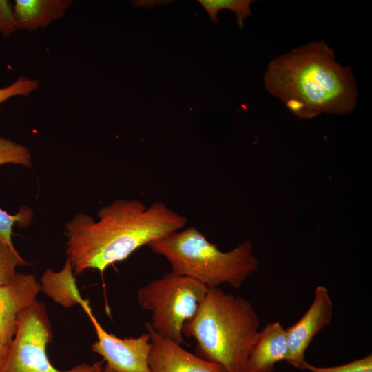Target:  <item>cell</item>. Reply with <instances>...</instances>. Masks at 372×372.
<instances>
[{
  "instance_id": "1",
  "label": "cell",
  "mask_w": 372,
  "mask_h": 372,
  "mask_svg": "<svg viewBox=\"0 0 372 372\" xmlns=\"http://www.w3.org/2000/svg\"><path fill=\"white\" fill-rule=\"evenodd\" d=\"M98 220L78 213L65 226V250L74 273L89 269L101 274L140 247L180 230L187 218L156 200L149 207L136 199H118L101 207Z\"/></svg>"
},
{
  "instance_id": "2",
  "label": "cell",
  "mask_w": 372,
  "mask_h": 372,
  "mask_svg": "<svg viewBox=\"0 0 372 372\" xmlns=\"http://www.w3.org/2000/svg\"><path fill=\"white\" fill-rule=\"evenodd\" d=\"M265 89L300 119L321 114L351 113L357 84L350 66H342L324 41H313L272 59L264 75Z\"/></svg>"
},
{
  "instance_id": "3",
  "label": "cell",
  "mask_w": 372,
  "mask_h": 372,
  "mask_svg": "<svg viewBox=\"0 0 372 372\" xmlns=\"http://www.w3.org/2000/svg\"><path fill=\"white\" fill-rule=\"evenodd\" d=\"M260 319L245 298L208 288L183 334L196 341L195 354L227 372H247L249 353L260 333Z\"/></svg>"
},
{
  "instance_id": "4",
  "label": "cell",
  "mask_w": 372,
  "mask_h": 372,
  "mask_svg": "<svg viewBox=\"0 0 372 372\" xmlns=\"http://www.w3.org/2000/svg\"><path fill=\"white\" fill-rule=\"evenodd\" d=\"M148 247L165 258L171 271L194 278L207 288L228 284L238 289L259 265L251 241L222 251L193 226L172 232Z\"/></svg>"
},
{
  "instance_id": "5",
  "label": "cell",
  "mask_w": 372,
  "mask_h": 372,
  "mask_svg": "<svg viewBox=\"0 0 372 372\" xmlns=\"http://www.w3.org/2000/svg\"><path fill=\"white\" fill-rule=\"evenodd\" d=\"M207 289L194 278L170 271L140 287L137 298L141 307L151 312L152 329L182 345L183 325L194 316Z\"/></svg>"
},
{
  "instance_id": "6",
  "label": "cell",
  "mask_w": 372,
  "mask_h": 372,
  "mask_svg": "<svg viewBox=\"0 0 372 372\" xmlns=\"http://www.w3.org/2000/svg\"><path fill=\"white\" fill-rule=\"evenodd\" d=\"M53 337L52 326L44 304L35 301L18 318L16 333L9 344L1 372H103V360L79 364L61 371L50 362L48 344Z\"/></svg>"
},
{
  "instance_id": "7",
  "label": "cell",
  "mask_w": 372,
  "mask_h": 372,
  "mask_svg": "<svg viewBox=\"0 0 372 372\" xmlns=\"http://www.w3.org/2000/svg\"><path fill=\"white\" fill-rule=\"evenodd\" d=\"M86 313L97 337L92 349L103 358L106 365L117 372H150L149 360L152 345L148 332L137 338H120L107 332L92 311Z\"/></svg>"
},
{
  "instance_id": "8",
  "label": "cell",
  "mask_w": 372,
  "mask_h": 372,
  "mask_svg": "<svg viewBox=\"0 0 372 372\" xmlns=\"http://www.w3.org/2000/svg\"><path fill=\"white\" fill-rule=\"evenodd\" d=\"M333 309L328 289L318 285L307 311L298 321L286 329L287 353L285 360L289 364L305 370L309 363L305 359V351L315 335L331 323Z\"/></svg>"
},
{
  "instance_id": "9",
  "label": "cell",
  "mask_w": 372,
  "mask_h": 372,
  "mask_svg": "<svg viewBox=\"0 0 372 372\" xmlns=\"http://www.w3.org/2000/svg\"><path fill=\"white\" fill-rule=\"evenodd\" d=\"M145 326L151 336L150 372H227L221 365L204 360L180 344L161 337L149 322Z\"/></svg>"
},
{
  "instance_id": "10",
  "label": "cell",
  "mask_w": 372,
  "mask_h": 372,
  "mask_svg": "<svg viewBox=\"0 0 372 372\" xmlns=\"http://www.w3.org/2000/svg\"><path fill=\"white\" fill-rule=\"evenodd\" d=\"M39 291V283L30 273H16L10 282L0 286V342L10 344L19 316L37 300Z\"/></svg>"
},
{
  "instance_id": "11",
  "label": "cell",
  "mask_w": 372,
  "mask_h": 372,
  "mask_svg": "<svg viewBox=\"0 0 372 372\" xmlns=\"http://www.w3.org/2000/svg\"><path fill=\"white\" fill-rule=\"evenodd\" d=\"M287 353L286 329L278 322L267 324L260 331L247 362V372H273L277 362Z\"/></svg>"
},
{
  "instance_id": "12",
  "label": "cell",
  "mask_w": 372,
  "mask_h": 372,
  "mask_svg": "<svg viewBox=\"0 0 372 372\" xmlns=\"http://www.w3.org/2000/svg\"><path fill=\"white\" fill-rule=\"evenodd\" d=\"M7 163L31 168V154L26 147L0 137V165ZM32 218V210L27 206L22 207L16 215H10L0 208V239L11 247H14L12 240L13 226L17 224L21 227H28Z\"/></svg>"
},
{
  "instance_id": "13",
  "label": "cell",
  "mask_w": 372,
  "mask_h": 372,
  "mask_svg": "<svg viewBox=\"0 0 372 372\" xmlns=\"http://www.w3.org/2000/svg\"><path fill=\"white\" fill-rule=\"evenodd\" d=\"M71 0H15L13 10L17 30L45 28L62 19Z\"/></svg>"
},
{
  "instance_id": "14",
  "label": "cell",
  "mask_w": 372,
  "mask_h": 372,
  "mask_svg": "<svg viewBox=\"0 0 372 372\" xmlns=\"http://www.w3.org/2000/svg\"><path fill=\"white\" fill-rule=\"evenodd\" d=\"M40 290L64 308L79 304L85 313L92 311L89 301L82 298L77 288L72 266L68 258L60 271L45 270L41 278Z\"/></svg>"
},
{
  "instance_id": "15",
  "label": "cell",
  "mask_w": 372,
  "mask_h": 372,
  "mask_svg": "<svg viewBox=\"0 0 372 372\" xmlns=\"http://www.w3.org/2000/svg\"><path fill=\"white\" fill-rule=\"evenodd\" d=\"M210 17L212 23L219 21L218 12L222 9L231 10L236 14L238 25L242 28L244 19L251 15L252 0H198Z\"/></svg>"
},
{
  "instance_id": "16",
  "label": "cell",
  "mask_w": 372,
  "mask_h": 372,
  "mask_svg": "<svg viewBox=\"0 0 372 372\" xmlns=\"http://www.w3.org/2000/svg\"><path fill=\"white\" fill-rule=\"evenodd\" d=\"M14 247L0 239V286L10 282L16 275L18 265H26Z\"/></svg>"
},
{
  "instance_id": "17",
  "label": "cell",
  "mask_w": 372,
  "mask_h": 372,
  "mask_svg": "<svg viewBox=\"0 0 372 372\" xmlns=\"http://www.w3.org/2000/svg\"><path fill=\"white\" fill-rule=\"evenodd\" d=\"M305 370L309 372H372V354L337 366L321 367L308 363Z\"/></svg>"
},
{
  "instance_id": "18",
  "label": "cell",
  "mask_w": 372,
  "mask_h": 372,
  "mask_svg": "<svg viewBox=\"0 0 372 372\" xmlns=\"http://www.w3.org/2000/svg\"><path fill=\"white\" fill-rule=\"evenodd\" d=\"M39 87L37 80L20 76L14 83L0 88V106L6 100L17 96H28Z\"/></svg>"
},
{
  "instance_id": "19",
  "label": "cell",
  "mask_w": 372,
  "mask_h": 372,
  "mask_svg": "<svg viewBox=\"0 0 372 372\" xmlns=\"http://www.w3.org/2000/svg\"><path fill=\"white\" fill-rule=\"evenodd\" d=\"M17 30L13 10V3L0 0V34L10 37Z\"/></svg>"
},
{
  "instance_id": "20",
  "label": "cell",
  "mask_w": 372,
  "mask_h": 372,
  "mask_svg": "<svg viewBox=\"0 0 372 372\" xmlns=\"http://www.w3.org/2000/svg\"><path fill=\"white\" fill-rule=\"evenodd\" d=\"M8 349L9 345L3 344L0 342V372H1L4 366L8 352Z\"/></svg>"
},
{
  "instance_id": "21",
  "label": "cell",
  "mask_w": 372,
  "mask_h": 372,
  "mask_svg": "<svg viewBox=\"0 0 372 372\" xmlns=\"http://www.w3.org/2000/svg\"><path fill=\"white\" fill-rule=\"evenodd\" d=\"M103 372H117L116 371L112 369V368H110V366H108L107 365H105L104 366V369H103Z\"/></svg>"
}]
</instances>
